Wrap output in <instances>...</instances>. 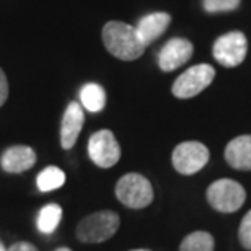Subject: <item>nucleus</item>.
Segmentation results:
<instances>
[{"mask_svg":"<svg viewBox=\"0 0 251 251\" xmlns=\"http://www.w3.org/2000/svg\"><path fill=\"white\" fill-rule=\"evenodd\" d=\"M83 109L78 103L72 101L67 106L61 124V145L64 150L72 149L78 139L80 130L83 127Z\"/></svg>","mask_w":251,"mask_h":251,"instance_id":"9d476101","label":"nucleus"},{"mask_svg":"<svg viewBox=\"0 0 251 251\" xmlns=\"http://www.w3.org/2000/svg\"><path fill=\"white\" fill-rule=\"evenodd\" d=\"M62 209L57 204H48L39 210L38 215V230L44 235H51L56 232L57 225L61 224Z\"/></svg>","mask_w":251,"mask_h":251,"instance_id":"2eb2a0df","label":"nucleus"},{"mask_svg":"<svg viewBox=\"0 0 251 251\" xmlns=\"http://www.w3.org/2000/svg\"><path fill=\"white\" fill-rule=\"evenodd\" d=\"M191 56H193V44L188 39L173 38L160 51L158 65L163 72H172V70L186 64L191 59Z\"/></svg>","mask_w":251,"mask_h":251,"instance_id":"1a4fd4ad","label":"nucleus"},{"mask_svg":"<svg viewBox=\"0 0 251 251\" xmlns=\"http://www.w3.org/2000/svg\"><path fill=\"white\" fill-rule=\"evenodd\" d=\"M179 251H214V237L207 232H193L181 242Z\"/></svg>","mask_w":251,"mask_h":251,"instance_id":"f3484780","label":"nucleus"},{"mask_svg":"<svg viewBox=\"0 0 251 251\" xmlns=\"http://www.w3.org/2000/svg\"><path fill=\"white\" fill-rule=\"evenodd\" d=\"M248 43L243 33L240 31H230L224 36H220L214 43L212 54L215 61L222 64L224 67H237L245 57H247Z\"/></svg>","mask_w":251,"mask_h":251,"instance_id":"6e6552de","label":"nucleus"},{"mask_svg":"<svg viewBox=\"0 0 251 251\" xmlns=\"http://www.w3.org/2000/svg\"><path fill=\"white\" fill-rule=\"evenodd\" d=\"M119 215L113 210H98L87 215L77 225V238L83 243H101L106 242L118 232Z\"/></svg>","mask_w":251,"mask_h":251,"instance_id":"f03ea898","label":"nucleus"},{"mask_svg":"<svg viewBox=\"0 0 251 251\" xmlns=\"http://www.w3.org/2000/svg\"><path fill=\"white\" fill-rule=\"evenodd\" d=\"M116 198L126 207L144 209L153 201V188L142 175L127 173L116 183Z\"/></svg>","mask_w":251,"mask_h":251,"instance_id":"7ed1b4c3","label":"nucleus"},{"mask_svg":"<svg viewBox=\"0 0 251 251\" xmlns=\"http://www.w3.org/2000/svg\"><path fill=\"white\" fill-rule=\"evenodd\" d=\"M240 5V0H204V10L209 13L232 12Z\"/></svg>","mask_w":251,"mask_h":251,"instance_id":"a211bd4d","label":"nucleus"},{"mask_svg":"<svg viewBox=\"0 0 251 251\" xmlns=\"http://www.w3.org/2000/svg\"><path fill=\"white\" fill-rule=\"evenodd\" d=\"M215 70L209 64H198L189 67L175 80L172 92L176 98H193L212 83Z\"/></svg>","mask_w":251,"mask_h":251,"instance_id":"39448f33","label":"nucleus"},{"mask_svg":"<svg viewBox=\"0 0 251 251\" xmlns=\"http://www.w3.org/2000/svg\"><path fill=\"white\" fill-rule=\"evenodd\" d=\"M170 22H172V17H170L168 13L155 12V13L147 15V17L140 18V22L137 23L135 29H137L139 36L144 41V44L147 46V44L153 43L158 36H162L165 33V29L168 28Z\"/></svg>","mask_w":251,"mask_h":251,"instance_id":"f8f14e48","label":"nucleus"},{"mask_svg":"<svg viewBox=\"0 0 251 251\" xmlns=\"http://www.w3.org/2000/svg\"><path fill=\"white\" fill-rule=\"evenodd\" d=\"M173 167L181 175H194L209 162V150L204 144L189 140L181 142L173 150Z\"/></svg>","mask_w":251,"mask_h":251,"instance_id":"0eeeda50","label":"nucleus"},{"mask_svg":"<svg viewBox=\"0 0 251 251\" xmlns=\"http://www.w3.org/2000/svg\"><path fill=\"white\" fill-rule=\"evenodd\" d=\"M88 155L100 168H111L121 158V147L111 130L101 129L88 140Z\"/></svg>","mask_w":251,"mask_h":251,"instance_id":"423d86ee","label":"nucleus"},{"mask_svg":"<svg viewBox=\"0 0 251 251\" xmlns=\"http://www.w3.org/2000/svg\"><path fill=\"white\" fill-rule=\"evenodd\" d=\"M7 97H8V82H7V77H5L3 70L0 69V106L7 101Z\"/></svg>","mask_w":251,"mask_h":251,"instance_id":"aec40b11","label":"nucleus"},{"mask_svg":"<svg viewBox=\"0 0 251 251\" xmlns=\"http://www.w3.org/2000/svg\"><path fill=\"white\" fill-rule=\"evenodd\" d=\"M56 251H72V250H69V248H57Z\"/></svg>","mask_w":251,"mask_h":251,"instance_id":"5701e85b","label":"nucleus"},{"mask_svg":"<svg viewBox=\"0 0 251 251\" xmlns=\"http://www.w3.org/2000/svg\"><path fill=\"white\" fill-rule=\"evenodd\" d=\"M238 237H240V243H242L247 250H251V210L247 212V215L242 219Z\"/></svg>","mask_w":251,"mask_h":251,"instance_id":"6ab92c4d","label":"nucleus"},{"mask_svg":"<svg viewBox=\"0 0 251 251\" xmlns=\"http://www.w3.org/2000/svg\"><path fill=\"white\" fill-rule=\"evenodd\" d=\"M36 183L41 193H49V191L59 189L65 183V173L57 167H48L38 175Z\"/></svg>","mask_w":251,"mask_h":251,"instance_id":"dca6fc26","label":"nucleus"},{"mask_svg":"<svg viewBox=\"0 0 251 251\" xmlns=\"http://www.w3.org/2000/svg\"><path fill=\"white\" fill-rule=\"evenodd\" d=\"M36 163V153L28 145H13L7 149L0 158V165L7 173L26 172Z\"/></svg>","mask_w":251,"mask_h":251,"instance_id":"9b49d317","label":"nucleus"},{"mask_svg":"<svg viewBox=\"0 0 251 251\" xmlns=\"http://www.w3.org/2000/svg\"><path fill=\"white\" fill-rule=\"evenodd\" d=\"M0 251H7V248L3 247V243H2V242H0Z\"/></svg>","mask_w":251,"mask_h":251,"instance_id":"4be33fe9","label":"nucleus"},{"mask_svg":"<svg viewBox=\"0 0 251 251\" xmlns=\"http://www.w3.org/2000/svg\"><path fill=\"white\" fill-rule=\"evenodd\" d=\"M245 199H247V191L233 179H217L207 188L209 204L219 212H235L243 205Z\"/></svg>","mask_w":251,"mask_h":251,"instance_id":"20e7f679","label":"nucleus"},{"mask_svg":"<svg viewBox=\"0 0 251 251\" xmlns=\"http://www.w3.org/2000/svg\"><path fill=\"white\" fill-rule=\"evenodd\" d=\"M225 160L232 168L251 170V135H240L230 140L225 149Z\"/></svg>","mask_w":251,"mask_h":251,"instance_id":"ddd939ff","label":"nucleus"},{"mask_svg":"<svg viewBox=\"0 0 251 251\" xmlns=\"http://www.w3.org/2000/svg\"><path fill=\"white\" fill-rule=\"evenodd\" d=\"M103 44L114 57L123 61H135L145 51V44L135 26L123 22H109L104 25Z\"/></svg>","mask_w":251,"mask_h":251,"instance_id":"f257e3e1","label":"nucleus"},{"mask_svg":"<svg viewBox=\"0 0 251 251\" xmlns=\"http://www.w3.org/2000/svg\"><path fill=\"white\" fill-rule=\"evenodd\" d=\"M132 251H150V250H132Z\"/></svg>","mask_w":251,"mask_h":251,"instance_id":"b1692460","label":"nucleus"},{"mask_svg":"<svg viewBox=\"0 0 251 251\" xmlns=\"http://www.w3.org/2000/svg\"><path fill=\"white\" fill-rule=\"evenodd\" d=\"M80 101L85 109L92 113L101 111L106 104V93L101 85L98 83H87L80 90Z\"/></svg>","mask_w":251,"mask_h":251,"instance_id":"4468645a","label":"nucleus"},{"mask_svg":"<svg viewBox=\"0 0 251 251\" xmlns=\"http://www.w3.org/2000/svg\"><path fill=\"white\" fill-rule=\"evenodd\" d=\"M7 251H39V250L28 242H18V243H13L10 248H7Z\"/></svg>","mask_w":251,"mask_h":251,"instance_id":"412c9836","label":"nucleus"}]
</instances>
